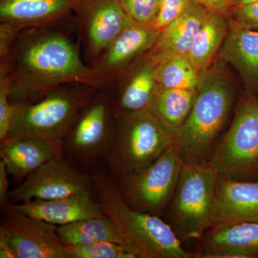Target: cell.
<instances>
[{
  "mask_svg": "<svg viewBox=\"0 0 258 258\" xmlns=\"http://www.w3.org/2000/svg\"><path fill=\"white\" fill-rule=\"evenodd\" d=\"M12 43L1 75L10 85L13 105L40 101L52 90L71 83L100 89L105 78L96 68L83 63L79 47L63 32L28 28Z\"/></svg>",
  "mask_w": 258,
  "mask_h": 258,
  "instance_id": "1",
  "label": "cell"
},
{
  "mask_svg": "<svg viewBox=\"0 0 258 258\" xmlns=\"http://www.w3.org/2000/svg\"><path fill=\"white\" fill-rule=\"evenodd\" d=\"M94 194L102 210L114 224L123 245L135 258H195L162 218L129 208L116 180L99 166L91 172Z\"/></svg>",
  "mask_w": 258,
  "mask_h": 258,
  "instance_id": "2",
  "label": "cell"
},
{
  "mask_svg": "<svg viewBox=\"0 0 258 258\" xmlns=\"http://www.w3.org/2000/svg\"><path fill=\"white\" fill-rule=\"evenodd\" d=\"M225 64L216 60L200 73L192 109L174 137L184 164L209 162L230 114L235 87Z\"/></svg>",
  "mask_w": 258,
  "mask_h": 258,
  "instance_id": "3",
  "label": "cell"
},
{
  "mask_svg": "<svg viewBox=\"0 0 258 258\" xmlns=\"http://www.w3.org/2000/svg\"><path fill=\"white\" fill-rule=\"evenodd\" d=\"M98 90L85 83H67L35 103L14 105L11 128L5 139L38 137L62 146L69 129Z\"/></svg>",
  "mask_w": 258,
  "mask_h": 258,
  "instance_id": "4",
  "label": "cell"
},
{
  "mask_svg": "<svg viewBox=\"0 0 258 258\" xmlns=\"http://www.w3.org/2000/svg\"><path fill=\"white\" fill-rule=\"evenodd\" d=\"M115 132L104 162L115 180L145 169L174 143L149 110L115 113Z\"/></svg>",
  "mask_w": 258,
  "mask_h": 258,
  "instance_id": "5",
  "label": "cell"
},
{
  "mask_svg": "<svg viewBox=\"0 0 258 258\" xmlns=\"http://www.w3.org/2000/svg\"><path fill=\"white\" fill-rule=\"evenodd\" d=\"M219 175L209 162L184 164L165 221L181 242L199 240L212 227Z\"/></svg>",
  "mask_w": 258,
  "mask_h": 258,
  "instance_id": "6",
  "label": "cell"
},
{
  "mask_svg": "<svg viewBox=\"0 0 258 258\" xmlns=\"http://www.w3.org/2000/svg\"><path fill=\"white\" fill-rule=\"evenodd\" d=\"M209 163L219 176L258 181V97H241L230 128L214 148Z\"/></svg>",
  "mask_w": 258,
  "mask_h": 258,
  "instance_id": "7",
  "label": "cell"
},
{
  "mask_svg": "<svg viewBox=\"0 0 258 258\" xmlns=\"http://www.w3.org/2000/svg\"><path fill=\"white\" fill-rule=\"evenodd\" d=\"M115 116L110 94L98 92L85 107L62 141V156L86 172L104 162L115 132Z\"/></svg>",
  "mask_w": 258,
  "mask_h": 258,
  "instance_id": "8",
  "label": "cell"
},
{
  "mask_svg": "<svg viewBox=\"0 0 258 258\" xmlns=\"http://www.w3.org/2000/svg\"><path fill=\"white\" fill-rule=\"evenodd\" d=\"M184 164L173 144L145 169L116 180L122 198L134 210L164 216Z\"/></svg>",
  "mask_w": 258,
  "mask_h": 258,
  "instance_id": "9",
  "label": "cell"
},
{
  "mask_svg": "<svg viewBox=\"0 0 258 258\" xmlns=\"http://www.w3.org/2000/svg\"><path fill=\"white\" fill-rule=\"evenodd\" d=\"M80 195H94L92 176L73 166L63 157L54 158L25 177L9 192L10 203L55 200Z\"/></svg>",
  "mask_w": 258,
  "mask_h": 258,
  "instance_id": "10",
  "label": "cell"
},
{
  "mask_svg": "<svg viewBox=\"0 0 258 258\" xmlns=\"http://www.w3.org/2000/svg\"><path fill=\"white\" fill-rule=\"evenodd\" d=\"M4 213L0 236L9 242L18 258H68L66 245L57 233V225L1 208Z\"/></svg>",
  "mask_w": 258,
  "mask_h": 258,
  "instance_id": "11",
  "label": "cell"
},
{
  "mask_svg": "<svg viewBox=\"0 0 258 258\" xmlns=\"http://www.w3.org/2000/svg\"><path fill=\"white\" fill-rule=\"evenodd\" d=\"M194 252L195 258H258V222L212 226Z\"/></svg>",
  "mask_w": 258,
  "mask_h": 258,
  "instance_id": "12",
  "label": "cell"
},
{
  "mask_svg": "<svg viewBox=\"0 0 258 258\" xmlns=\"http://www.w3.org/2000/svg\"><path fill=\"white\" fill-rule=\"evenodd\" d=\"M4 208L57 226L91 217L106 216L95 194L55 200L35 199L28 203H9Z\"/></svg>",
  "mask_w": 258,
  "mask_h": 258,
  "instance_id": "13",
  "label": "cell"
},
{
  "mask_svg": "<svg viewBox=\"0 0 258 258\" xmlns=\"http://www.w3.org/2000/svg\"><path fill=\"white\" fill-rule=\"evenodd\" d=\"M241 222H258V181L219 176L212 226Z\"/></svg>",
  "mask_w": 258,
  "mask_h": 258,
  "instance_id": "14",
  "label": "cell"
},
{
  "mask_svg": "<svg viewBox=\"0 0 258 258\" xmlns=\"http://www.w3.org/2000/svg\"><path fill=\"white\" fill-rule=\"evenodd\" d=\"M78 8L84 13L86 37L94 54L106 50L132 20L120 0H84Z\"/></svg>",
  "mask_w": 258,
  "mask_h": 258,
  "instance_id": "15",
  "label": "cell"
},
{
  "mask_svg": "<svg viewBox=\"0 0 258 258\" xmlns=\"http://www.w3.org/2000/svg\"><path fill=\"white\" fill-rule=\"evenodd\" d=\"M208 10L191 0L179 18L161 30L148 57L158 64L176 56L188 55Z\"/></svg>",
  "mask_w": 258,
  "mask_h": 258,
  "instance_id": "16",
  "label": "cell"
},
{
  "mask_svg": "<svg viewBox=\"0 0 258 258\" xmlns=\"http://www.w3.org/2000/svg\"><path fill=\"white\" fill-rule=\"evenodd\" d=\"M228 20V32L217 60L232 64L245 91L257 96L258 31L243 28L229 17Z\"/></svg>",
  "mask_w": 258,
  "mask_h": 258,
  "instance_id": "17",
  "label": "cell"
},
{
  "mask_svg": "<svg viewBox=\"0 0 258 258\" xmlns=\"http://www.w3.org/2000/svg\"><path fill=\"white\" fill-rule=\"evenodd\" d=\"M84 0H0V20L17 31L40 28L77 9Z\"/></svg>",
  "mask_w": 258,
  "mask_h": 258,
  "instance_id": "18",
  "label": "cell"
},
{
  "mask_svg": "<svg viewBox=\"0 0 258 258\" xmlns=\"http://www.w3.org/2000/svg\"><path fill=\"white\" fill-rule=\"evenodd\" d=\"M0 157L9 174L15 179L22 180L47 161L63 156L62 146L47 139L30 137L1 141Z\"/></svg>",
  "mask_w": 258,
  "mask_h": 258,
  "instance_id": "19",
  "label": "cell"
},
{
  "mask_svg": "<svg viewBox=\"0 0 258 258\" xmlns=\"http://www.w3.org/2000/svg\"><path fill=\"white\" fill-rule=\"evenodd\" d=\"M160 31L150 26L140 25L131 20L128 25L111 45L97 69L106 79L126 67L135 59L147 54L157 41Z\"/></svg>",
  "mask_w": 258,
  "mask_h": 258,
  "instance_id": "20",
  "label": "cell"
},
{
  "mask_svg": "<svg viewBox=\"0 0 258 258\" xmlns=\"http://www.w3.org/2000/svg\"><path fill=\"white\" fill-rule=\"evenodd\" d=\"M157 64L145 54L133 70L126 83L114 95H110L115 113L147 110L159 88Z\"/></svg>",
  "mask_w": 258,
  "mask_h": 258,
  "instance_id": "21",
  "label": "cell"
},
{
  "mask_svg": "<svg viewBox=\"0 0 258 258\" xmlns=\"http://www.w3.org/2000/svg\"><path fill=\"white\" fill-rule=\"evenodd\" d=\"M196 95L197 89H174L159 86L147 110L174 138L187 119Z\"/></svg>",
  "mask_w": 258,
  "mask_h": 258,
  "instance_id": "22",
  "label": "cell"
},
{
  "mask_svg": "<svg viewBox=\"0 0 258 258\" xmlns=\"http://www.w3.org/2000/svg\"><path fill=\"white\" fill-rule=\"evenodd\" d=\"M229 28L228 17L208 10L188 56L200 71L216 61Z\"/></svg>",
  "mask_w": 258,
  "mask_h": 258,
  "instance_id": "23",
  "label": "cell"
},
{
  "mask_svg": "<svg viewBox=\"0 0 258 258\" xmlns=\"http://www.w3.org/2000/svg\"><path fill=\"white\" fill-rule=\"evenodd\" d=\"M59 239L64 245L110 242L123 245L113 222L108 217H96L57 227Z\"/></svg>",
  "mask_w": 258,
  "mask_h": 258,
  "instance_id": "24",
  "label": "cell"
},
{
  "mask_svg": "<svg viewBox=\"0 0 258 258\" xmlns=\"http://www.w3.org/2000/svg\"><path fill=\"white\" fill-rule=\"evenodd\" d=\"M200 73L189 56L179 55L157 64V79L161 87L196 90Z\"/></svg>",
  "mask_w": 258,
  "mask_h": 258,
  "instance_id": "25",
  "label": "cell"
},
{
  "mask_svg": "<svg viewBox=\"0 0 258 258\" xmlns=\"http://www.w3.org/2000/svg\"><path fill=\"white\" fill-rule=\"evenodd\" d=\"M68 258H135L121 244L110 242L66 245Z\"/></svg>",
  "mask_w": 258,
  "mask_h": 258,
  "instance_id": "26",
  "label": "cell"
},
{
  "mask_svg": "<svg viewBox=\"0 0 258 258\" xmlns=\"http://www.w3.org/2000/svg\"><path fill=\"white\" fill-rule=\"evenodd\" d=\"M129 18L136 23L152 27L161 0H120Z\"/></svg>",
  "mask_w": 258,
  "mask_h": 258,
  "instance_id": "27",
  "label": "cell"
},
{
  "mask_svg": "<svg viewBox=\"0 0 258 258\" xmlns=\"http://www.w3.org/2000/svg\"><path fill=\"white\" fill-rule=\"evenodd\" d=\"M191 0H161L152 28L162 30L184 13Z\"/></svg>",
  "mask_w": 258,
  "mask_h": 258,
  "instance_id": "28",
  "label": "cell"
},
{
  "mask_svg": "<svg viewBox=\"0 0 258 258\" xmlns=\"http://www.w3.org/2000/svg\"><path fill=\"white\" fill-rule=\"evenodd\" d=\"M0 81V141H3L8 137L11 128L15 106L10 101V85L8 79L1 75Z\"/></svg>",
  "mask_w": 258,
  "mask_h": 258,
  "instance_id": "29",
  "label": "cell"
},
{
  "mask_svg": "<svg viewBox=\"0 0 258 258\" xmlns=\"http://www.w3.org/2000/svg\"><path fill=\"white\" fill-rule=\"evenodd\" d=\"M228 17L243 28L258 31V2L245 6L234 7Z\"/></svg>",
  "mask_w": 258,
  "mask_h": 258,
  "instance_id": "30",
  "label": "cell"
},
{
  "mask_svg": "<svg viewBox=\"0 0 258 258\" xmlns=\"http://www.w3.org/2000/svg\"><path fill=\"white\" fill-rule=\"evenodd\" d=\"M200 3L208 10L218 12L228 17L234 8L233 0H192Z\"/></svg>",
  "mask_w": 258,
  "mask_h": 258,
  "instance_id": "31",
  "label": "cell"
},
{
  "mask_svg": "<svg viewBox=\"0 0 258 258\" xmlns=\"http://www.w3.org/2000/svg\"><path fill=\"white\" fill-rule=\"evenodd\" d=\"M6 164L3 159L0 161V205L1 208H4L10 203L9 200V181Z\"/></svg>",
  "mask_w": 258,
  "mask_h": 258,
  "instance_id": "32",
  "label": "cell"
},
{
  "mask_svg": "<svg viewBox=\"0 0 258 258\" xmlns=\"http://www.w3.org/2000/svg\"><path fill=\"white\" fill-rule=\"evenodd\" d=\"M0 257L18 258L9 242L3 236H0Z\"/></svg>",
  "mask_w": 258,
  "mask_h": 258,
  "instance_id": "33",
  "label": "cell"
},
{
  "mask_svg": "<svg viewBox=\"0 0 258 258\" xmlns=\"http://www.w3.org/2000/svg\"><path fill=\"white\" fill-rule=\"evenodd\" d=\"M234 7L245 6L257 3L258 0H233Z\"/></svg>",
  "mask_w": 258,
  "mask_h": 258,
  "instance_id": "34",
  "label": "cell"
}]
</instances>
